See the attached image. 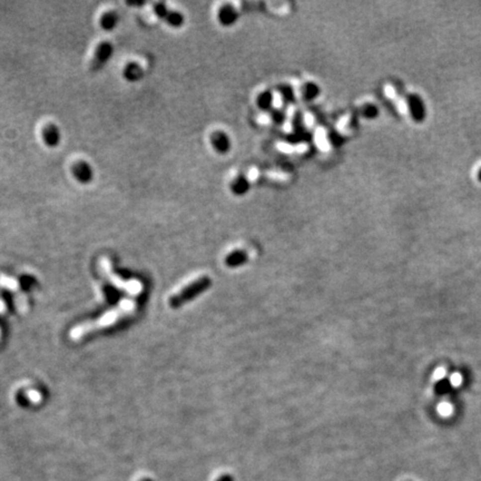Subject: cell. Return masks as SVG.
Masks as SVG:
<instances>
[{"label":"cell","instance_id":"obj_4","mask_svg":"<svg viewBox=\"0 0 481 481\" xmlns=\"http://www.w3.org/2000/svg\"><path fill=\"white\" fill-rule=\"evenodd\" d=\"M153 11L158 19L164 21L167 26L173 28V29H180L185 24L184 13L180 10L169 8L164 2L154 3Z\"/></svg>","mask_w":481,"mask_h":481},{"label":"cell","instance_id":"obj_2","mask_svg":"<svg viewBox=\"0 0 481 481\" xmlns=\"http://www.w3.org/2000/svg\"><path fill=\"white\" fill-rule=\"evenodd\" d=\"M212 287V280L207 275H203V277L198 278L197 280H194L191 283H189L188 286H185L183 289L175 293L174 295H172L170 297V305L173 309H177V307H181L182 305L186 304V303L194 300L195 297L199 296L200 294L206 292L207 289Z\"/></svg>","mask_w":481,"mask_h":481},{"label":"cell","instance_id":"obj_17","mask_svg":"<svg viewBox=\"0 0 481 481\" xmlns=\"http://www.w3.org/2000/svg\"><path fill=\"white\" fill-rule=\"evenodd\" d=\"M0 286H1L2 288H4L6 289H8V291L16 293V295H15L16 303H17V304H19V307L22 311L26 310L27 304L20 300L19 295L17 294V293H19V294H21V293L19 292V284L17 283L15 279L9 278V277H4V275H2V277H0Z\"/></svg>","mask_w":481,"mask_h":481},{"label":"cell","instance_id":"obj_15","mask_svg":"<svg viewBox=\"0 0 481 481\" xmlns=\"http://www.w3.org/2000/svg\"><path fill=\"white\" fill-rule=\"evenodd\" d=\"M119 21H120V17L118 15V12L110 10L102 13V16L99 19V25L102 30L110 32V31H114L116 28L118 27Z\"/></svg>","mask_w":481,"mask_h":481},{"label":"cell","instance_id":"obj_3","mask_svg":"<svg viewBox=\"0 0 481 481\" xmlns=\"http://www.w3.org/2000/svg\"><path fill=\"white\" fill-rule=\"evenodd\" d=\"M101 268L107 281L113 284L116 289L126 292L130 296H137L143 292V284L138 280H124L118 275H115L109 262L102 264Z\"/></svg>","mask_w":481,"mask_h":481},{"label":"cell","instance_id":"obj_19","mask_svg":"<svg viewBox=\"0 0 481 481\" xmlns=\"http://www.w3.org/2000/svg\"><path fill=\"white\" fill-rule=\"evenodd\" d=\"M278 92L280 96H281L282 100L286 102L287 105L293 104V102L295 101V93H294L292 86L288 85V84H284V85H281L278 88Z\"/></svg>","mask_w":481,"mask_h":481},{"label":"cell","instance_id":"obj_20","mask_svg":"<svg viewBox=\"0 0 481 481\" xmlns=\"http://www.w3.org/2000/svg\"><path fill=\"white\" fill-rule=\"evenodd\" d=\"M269 114H270L271 120H272L275 125H282L284 121H286L287 114L284 113V110L281 108H277V107H275V108L271 110Z\"/></svg>","mask_w":481,"mask_h":481},{"label":"cell","instance_id":"obj_1","mask_svg":"<svg viewBox=\"0 0 481 481\" xmlns=\"http://www.w3.org/2000/svg\"><path fill=\"white\" fill-rule=\"evenodd\" d=\"M135 310H136V302L134 300H130V298H124V300L119 302L117 306L108 312H106L99 319L93 322H85V323L75 326V328L71 330L69 337H71L73 341L83 340L88 334H92L97 332V331L109 328V326L118 323L120 320L132 315Z\"/></svg>","mask_w":481,"mask_h":481},{"label":"cell","instance_id":"obj_8","mask_svg":"<svg viewBox=\"0 0 481 481\" xmlns=\"http://www.w3.org/2000/svg\"><path fill=\"white\" fill-rule=\"evenodd\" d=\"M209 144L218 155H227L232 149V139L225 130L216 129L209 135Z\"/></svg>","mask_w":481,"mask_h":481},{"label":"cell","instance_id":"obj_14","mask_svg":"<svg viewBox=\"0 0 481 481\" xmlns=\"http://www.w3.org/2000/svg\"><path fill=\"white\" fill-rule=\"evenodd\" d=\"M274 101H275L274 92L271 90H265L263 92H261L260 94L256 96L255 104L260 110L264 111V113H270L271 110L275 108Z\"/></svg>","mask_w":481,"mask_h":481},{"label":"cell","instance_id":"obj_22","mask_svg":"<svg viewBox=\"0 0 481 481\" xmlns=\"http://www.w3.org/2000/svg\"><path fill=\"white\" fill-rule=\"evenodd\" d=\"M477 177H478V181L481 182V169L478 171V174H477Z\"/></svg>","mask_w":481,"mask_h":481},{"label":"cell","instance_id":"obj_16","mask_svg":"<svg viewBox=\"0 0 481 481\" xmlns=\"http://www.w3.org/2000/svg\"><path fill=\"white\" fill-rule=\"evenodd\" d=\"M322 90L320 85L315 82H306L301 87V96L302 99L307 102H311L315 100L317 97L321 95Z\"/></svg>","mask_w":481,"mask_h":481},{"label":"cell","instance_id":"obj_21","mask_svg":"<svg viewBox=\"0 0 481 481\" xmlns=\"http://www.w3.org/2000/svg\"><path fill=\"white\" fill-rule=\"evenodd\" d=\"M4 310H6V304H4V302L1 297H0V313H3Z\"/></svg>","mask_w":481,"mask_h":481},{"label":"cell","instance_id":"obj_23","mask_svg":"<svg viewBox=\"0 0 481 481\" xmlns=\"http://www.w3.org/2000/svg\"><path fill=\"white\" fill-rule=\"evenodd\" d=\"M0 338H1V330H0Z\"/></svg>","mask_w":481,"mask_h":481},{"label":"cell","instance_id":"obj_11","mask_svg":"<svg viewBox=\"0 0 481 481\" xmlns=\"http://www.w3.org/2000/svg\"><path fill=\"white\" fill-rule=\"evenodd\" d=\"M123 78L128 83H138L144 78V68L141 64L136 62H129L123 68Z\"/></svg>","mask_w":481,"mask_h":481},{"label":"cell","instance_id":"obj_7","mask_svg":"<svg viewBox=\"0 0 481 481\" xmlns=\"http://www.w3.org/2000/svg\"><path fill=\"white\" fill-rule=\"evenodd\" d=\"M72 174L75 181L81 185H90L95 179L94 167L86 161H77L72 166Z\"/></svg>","mask_w":481,"mask_h":481},{"label":"cell","instance_id":"obj_6","mask_svg":"<svg viewBox=\"0 0 481 481\" xmlns=\"http://www.w3.org/2000/svg\"><path fill=\"white\" fill-rule=\"evenodd\" d=\"M405 102L412 120L418 124L423 123L427 118V109L422 97L415 93H409L405 94Z\"/></svg>","mask_w":481,"mask_h":481},{"label":"cell","instance_id":"obj_13","mask_svg":"<svg viewBox=\"0 0 481 481\" xmlns=\"http://www.w3.org/2000/svg\"><path fill=\"white\" fill-rule=\"evenodd\" d=\"M251 181L244 174H239L231 181L230 191L235 196H244L250 192Z\"/></svg>","mask_w":481,"mask_h":481},{"label":"cell","instance_id":"obj_9","mask_svg":"<svg viewBox=\"0 0 481 481\" xmlns=\"http://www.w3.org/2000/svg\"><path fill=\"white\" fill-rule=\"evenodd\" d=\"M217 21L222 27L234 26L240 19V12L232 3H224L217 10Z\"/></svg>","mask_w":481,"mask_h":481},{"label":"cell","instance_id":"obj_5","mask_svg":"<svg viewBox=\"0 0 481 481\" xmlns=\"http://www.w3.org/2000/svg\"><path fill=\"white\" fill-rule=\"evenodd\" d=\"M114 51V45L109 40H104L98 44L91 60V71L95 73L100 72L113 58Z\"/></svg>","mask_w":481,"mask_h":481},{"label":"cell","instance_id":"obj_12","mask_svg":"<svg viewBox=\"0 0 481 481\" xmlns=\"http://www.w3.org/2000/svg\"><path fill=\"white\" fill-rule=\"evenodd\" d=\"M249 262V254L245 250L236 249L225 256L224 263L230 269H237Z\"/></svg>","mask_w":481,"mask_h":481},{"label":"cell","instance_id":"obj_10","mask_svg":"<svg viewBox=\"0 0 481 481\" xmlns=\"http://www.w3.org/2000/svg\"><path fill=\"white\" fill-rule=\"evenodd\" d=\"M41 139H43V143L48 148L58 147L63 139L62 130L56 124L50 123L46 125L41 130Z\"/></svg>","mask_w":481,"mask_h":481},{"label":"cell","instance_id":"obj_18","mask_svg":"<svg viewBox=\"0 0 481 481\" xmlns=\"http://www.w3.org/2000/svg\"><path fill=\"white\" fill-rule=\"evenodd\" d=\"M359 113H360V116L364 119L376 120L380 116V108L378 107V105L373 104V102H366V104H363L360 107Z\"/></svg>","mask_w":481,"mask_h":481}]
</instances>
